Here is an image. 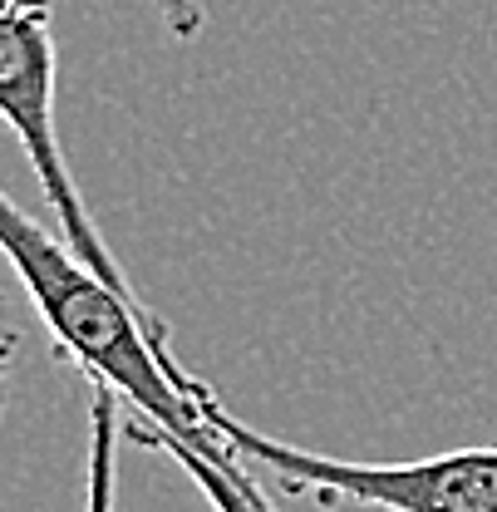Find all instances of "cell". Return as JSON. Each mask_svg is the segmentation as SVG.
Returning <instances> with one entry per match:
<instances>
[{"label": "cell", "mask_w": 497, "mask_h": 512, "mask_svg": "<svg viewBox=\"0 0 497 512\" xmlns=\"http://www.w3.org/2000/svg\"><path fill=\"white\" fill-rule=\"evenodd\" d=\"M0 242L60 355H69L89 380L124 394L128 409L153 419L163 434L207 453L227 473H247V458L202 419L197 399L212 384H202L173 355L168 325L143 306V296H128L84 266L64 237H50L35 217H25L10 192H0Z\"/></svg>", "instance_id": "6da1fadb"}, {"label": "cell", "mask_w": 497, "mask_h": 512, "mask_svg": "<svg viewBox=\"0 0 497 512\" xmlns=\"http://www.w3.org/2000/svg\"><path fill=\"white\" fill-rule=\"evenodd\" d=\"M197 404L202 419L247 458V468H266L291 498L360 503L379 512H497V448H448L409 463H355L256 434L217 399V389H207Z\"/></svg>", "instance_id": "7a4b0ae2"}, {"label": "cell", "mask_w": 497, "mask_h": 512, "mask_svg": "<svg viewBox=\"0 0 497 512\" xmlns=\"http://www.w3.org/2000/svg\"><path fill=\"white\" fill-rule=\"evenodd\" d=\"M55 0H5V20H0V109L15 128V138L30 153V168L40 178V192L55 212V227L69 242V252L84 266H94L104 281H114L119 291L138 296L133 281L124 276L119 256L109 252V242L99 237L84 197L74 188L69 158L60 148V128H55Z\"/></svg>", "instance_id": "3957f363"}, {"label": "cell", "mask_w": 497, "mask_h": 512, "mask_svg": "<svg viewBox=\"0 0 497 512\" xmlns=\"http://www.w3.org/2000/svg\"><path fill=\"white\" fill-rule=\"evenodd\" d=\"M124 439L128 444H138V448H158V453H168L187 478L207 493L212 512H276L271 508V498L261 493V483H256L251 473H227L222 463H212L207 453H197V448H187L183 439L163 434V429H158L153 419H143V414H124Z\"/></svg>", "instance_id": "277c9868"}, {"label": "cell", "mask_w": 497, "mask_h": 512, "mask_svg": "<svg viewBox=\"0 0 497 512\" xmlns=\"http://www.w3.org/2000/svg\"><path fill=\"white\" fill-rule=\"evenodd\" d=\"M124 434L119 394L89 380V478H84V512H114V448Z\"/></svg>", "instance_id": "5b68a950"}, {"label": "cell", "mask_w": 497, "mask_h": 512, "mask_svg": "<svg viewBox=\"0 0 497 512\" xmlns=\"http://www.w3.org/2000/svg\"><path fill=\"white\" fill-rule=\"evenodd\" d=\"M153 10H158V20H163V30H168L173 40H197V35L207 30L202 0H153Z\"/></svg>", "instance_id": "8992f818"}]
</instances>
